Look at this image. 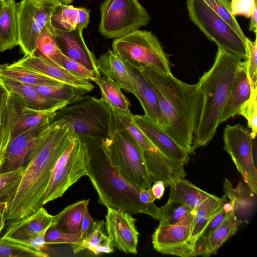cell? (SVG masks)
Masks as SVG:
<instances>
[{
    "instance_id": "1",
    "label": "cell",
    "mask_w": 257,
    "mask_h": 257,
    "mask_svg": "<svg viewBox=\"0 0 257 257\" xmlns=\"http://www.w3.org/2000/svg\"><path fill=\"white\" fill-rule=\"evenodd\" d=\"M77 137L68 124L58 120L50 122L49 127L31 154L15 197L8 204L5 214L7 220H20L43 207L45 191L54 166Z\"/></svg>"
},
{
    "instance_id": "2",
    "label": "cell",
    "mask_w": 257,
    "mask_h": 257,
    "mask_svg": "<svg viewBox=\"0 0 257 257\" xmlns=\"http://www.w3.org/2000/svg\"><path fill=\"white\" fill-rule=\"evenodd\" d=\"M153 86L165 121L164 131L191 154L200 119L203 97L198 83L189 84L166 73L139 66Z\"/></svg>"
},
{
    "instance_id": "3",
    "label": "cell",
    "mask_w": 257,
    "mask_h": 257,
    "mask_svg": "<svg viewBox=\"0 0 257 257\" xmlns=\"http://www.w3.org/2000/svg\"><path fill=\"white\" fill-rule=\"evenodd\" d=\"M79 138L85 146L87 176L97 193L98 203L132 215L145 213L160 220V207L154 203H145L140 200L139 190L123 179L111 163L103 140L91 137Z\"/></svg>"
},
{
    "instance_id": "4",
    "label": "cell",
    "mask_w": 257,
    "mask_h": 257,
    "mask_svg": "<svg viewBox=\"0 0 257 257\" xmlns=\"http://www.w3.org/2000/svg\"><path fill=\"white\" fill-rule=\"evenodd\" d=\"M218 48L212 67L198 82L203 97L201 112L194 133L191 154L211 141L220 124V118L238 69L242 62Z\"/></svg>"
},
{
    "instance_id": "5",
    "label": "cell",
    "mask_w": 257,
    "mask_h": 257,
    "mask_svg": "<svg viewBox=\"0 0 257 257\" xmlns=\"http://www.w3.org/2000/svg\"><path fill=\"white\" fill-rule=\"evenodd\" d=\"M52 120L68 124L79 137L105 140L113 131L112 108L102 98L92 96L81 95L72 100L57 111Z\"/></svg>"
},
{
    "instance_id": "6",
    "label": "cell",
    "mask_w": 257,
    "mask_h": 257,
    "mask_svg": "<svg viewBox=\"0 0 257 257\" xmlns=\"http://www.w3.org/2000/svg\"><path fill=\"white\" fill-rule=\"evenodd\" d=\"M104 149L112 165L127 182L140 190L151 188L142 149L124 129H114L102 140Z\"/></svg>"
},
{
    "instance_id": "7",
    "label": "cell",
    "mask_w": 257,
    "mask_h": 257,
    "mask_svg": "<svg viewBox=\"0 0 257 257\" xmlns=\"http://www.w3.org/2000/svg\"><path fill=\"white\" fill-rule=\"evenodd\" d=\"M112 51L125 62L171 73L169 61L157 37L150 31L137 30L115 39Z\"/></svg>"
},
{
    "instance_id": "8",
    "label": "cell",
    "mask_w": 257,
    "mask_h": 257,
    "mask_svg": "<svg viewBox=\"0 0 257 257\" xmlns=\"http://www.w3.org/2000/svg\"><path fill=\"white\" fill-rule=\"evenodd\" d=\"M191 21L218 48L243 61L247 58L245 42L231 27L201 0H187Z\"/></svg>"
},
{
    "instance_id": "9",
    "label": "cell",
    "mask_w": 257,
    "mask_h": 257,
    "mask_svg": "<svg viewBox=\"0 0 257 257\" xmlns=\"http://www.w3.org/2000/svg\"><path fill=\"white\" fill-rule=\"evenodd\" d=\"M99 33L117 39L148 25L151 17L138 0H104L100 6Z\"/></svg>"
},
{
    "instance_id": "10",
    "label": "cell",
    "mask_w": 257,
    "mask_h": 257,
    "mask_svg": "<svg viewBox=\"0 0 257 257\" xmlns=\"http://www.w3.org/2000/svg\"><path fill=\"white\" fill-rule=\"evenodd\" d=\"M87 176L85 146L76 138L59 158L45 191L44 205L61 197L83 176Z\"/></svg>"
},
{
    "instance_id": "11",
    "label": "cell",
    "mask_w": 257,
    "mask_h": 257,
    "mask_svg": "<svg viewBox=\"0 0 257 257\" xmlns=\"http://www.w3.org/2000/svg\"><path fill=\"white\" fill-rule=\"evenodd\" d=\"M255 138H252L247 128L240 123L227 124L223 132L224 149L255 196L257 192Z\"/></svg>"
},
{
    "instance_id": "12",
    "label": "cell",
    "mask_w": 257,
    "mask_h": 257,
    "mask_svg": "<svg viewBox=\"0 0 257 257\" xmlns=\"http://www.w3.org/2000/svg\"><path fill=\"white\" fill-rule=\"evenodd\" d=\"M61 5L56 0H22L17 3L19 46L25 55L36 51L40 32Z\"/></svg>"
},
{
    "instance_id": "13",
    "label": "cell",
    "mask_w": 257,
    "mask_h": 257,
    "mask_svg": "<svg viewBox=\"0 0 257 257\" xmlns=\"http://www.w3.org/2000/svg\"><path fill=\"white\" fill-rule=\"evenodd\" d=\"M194 213L173 225H159L152 235L153 248L165 254L195 256L191 235Z\"/></svg>"
},
{
    "instance_id": "14",
    "label": "cell",
    "mask_w": 257,
    "mask_h": 257,
    "mask_svg": "<svg viewBox=\"0 0 257 257\" xmlns=\"http://www.w3.org/2000/svg\"><path fill=\"white\" fill-rule=\"evenodd\" d=\"M50 122L28 130L10 141L0 165V174L24 171L32 151L49 127Z\"/></svg>"
},
{
    "instance_id": "15",
    "label": "cell",
    "mask_w": 257,
    "mask_h": 257,
    "mask_svg": "<svg viewBox=\"0 0 257 257\" xmlns=\"http://www.w3.org/2000/svg\"><path fill=\"white\" fill-rule=\"evenodd\" d=\"M107 208L105 224L113 247L126 253L137 254L139 233L135 225L136 219L124 211Z\"/></svg>"
},
{
    "instance_id": "16",
    "label": "cell",
    "mask_w": 257,
    "mask_h": 257,
    "mask_svg": "<svg viewBox=\"0 0 257 257\" xmlns=\"http://www.w3.org/2000/svg\"><path fill=\"white\" fill-rule=\"evenodd\" d=\"M9 93L10 141L28 130L50 121L58 111H42L31 108L18 96Z\"/></svg>"
},
{
    "instance_id": "17",
    "label": "cell",
    "mask_w": 257,
    "mask_h": 257,
    "mask_svg": "<svg viewBox=\"0 0 257 257\" xmlns=\"http://www.w3.org/2000/svg\"><path fill=\"white\" fill-rule=\"evenodd\" d=\"M146 166L152 183L161 181L165 187L170 186L176 179L185 178L184 165L168 156L157 148L143 150Z\"/></svg>"
},
{
    "instance_id": "18",
    "label": "cell",
    "mask_w": 257,
    "mask_h": 257,
    "mask_svg": "<svg viewBox=\"0 0 257 257\" xmlns=\"http://www.w3.org/2000/svg\"><path fill=\"white\" fill-rule=\"evenodd\" d=\"M124 62L132 82L133 94L139 100L144 110L145 115L164 130L166 126L165 121L153 86L140 67Z\"/></svg>"
},
{
    "instance_id": "19",
    "label": "cell",
    "mask_w": 257,
    "mask_h": 257,
    "mask_svg": "<svg viewBox=\"0 0 257 257\" xmlns=\"http://www.w3.org/2000/svg\"><path fill=\"white\" fill-rule=\"evenodd\" d=\"M133 118L135 122L156 148L184 166L189 163V152L179 145L158 124L145 115H133Z\"/></svg>"
},
{
    "instance_id": "20",
    "label": "cell",
    "mask_w": 257,
    "mask_h": 257,
    "mask_svg": "<svg viewBox=\"0 0 257 257\" xmlns=\"http://www.w3.org/2000/svg\"><path fill=\"white\" fill-rule=\"evenodd\" d=\"M55 219V215L50 214L42 207L29 216L10 222L1 238L22 244L34 235L45 233Z\"/></svg>"
},
{
    "instance_id": "21",
    "label": "cell",
    "mask_w": 257,
    "mask_h": 257,
    "mask_svg": "<svg viewBox=\"0 0 257 257\" xmlns=\"http://www.w3.org/2000/svg\"><path fill=\"white\" fill-rule=\"evenodd\" d=\"M59 47L65 56L77 61L89 69L93 71L100 78L96 59L94 54L87 47L82 36L83 29L72 31H63L54 29Z\"/></svg>"
},
{
    "instance_id": "22",
    "label": "cell",
    "mask_w": 257,
    "mask_h": 257,
    "mask_svg": "<svg viewBox=\"0 0 257 257\" xmlns=\"http://www.w3.org/2000/svg\"><path fill=\"white\" fill-rule=\"evenodd\" d=\"M15 62L63 83L86 90L88 92L94 88V85L89 81L76 77L64 67L59 66L35 53L25 55Z\"/></svg>"
},
{
    "instance_id": "23",
    "label": "cell",
    "mask_w": 257,
    "mask_h": 257,
    "mask_svg": "<svg viewBox=\"0 0 257 257\" xmlns=\"http://www.w3.org/2000/svg\"><path fill=\"white\" fill-rule=\"evenodd\" d=\"M0 83L9 92L20 97L31 108L42 111L58 110L70 101H61L47 97L36 90L32 85L0 76Z\"/></svg>"
},
{
    "instance_id": "24",
    "label": "cell",
    "mask_w": 257,
    "mask_h": 257,
    "mask_svg": "<svg viewBox=\"0 0 257 257\" xmlns=\"http://www.w3.org/2000/svg\"><path fill=\"white\" fill-rule=\"evenodd\" d=\"M252 89L243 61L238 69L220 118V123L239 114L243 105L250 97Z\"/></svg>"
},
{
    "instance_id": "25",
    "label": "cell",
    "mask_w": 257,
    "mask_h": 257,
    "mask_svg": "<svg viewBox=\"0 0 257 257\" xmlns=\"http://www.w3.org/2000/svg\"><path fill=\"white\" fill-rule=\"evenodd\" d=\"M240 223L241 220L232 212L207 237L196 242V256H209L215 254L222 244L236 232Z\"/></svg>"
},
{
    "instance_id": "26",
    "label": "cell",
    "mask_w": 257,
    "mask_h": 257,
    "mask_svg": "<svg viewBox=\"0 0 257 257\" xmlns=\"http://www.w3.org/2000/svg\"><path fill=\"white\" fill-rule=\"evenodd\" d=\"M96 61L100 75L111 80L124 91L133 93L132 82L125 64L117 54L108 50L101 54Z\"/></svg>"
},
{
    "instance_id": "27",
    "label": "cell",
    "mask_w": 257,
    "mask_h": 257,
    "mask_svg": "<svg viewBox=\"0 0 257 257\" xmlns=\"http://www.w3.org/2000/svg\"><path fill=\"white\" fill-rule=\"evenodd\" d=\"M89 14L90 10L84 8L62 5L52 14L51 24L54 29L66 32L84 29L88 26Z\"/></svg>"
},
{
    "instance_id": "28",
    "label": "cell",
    "mask_w": 257,
    "mask_h": 257,
    "mask_svg": "<svg viewBox=\"0 0 257 257\" xmlns=\"http://www.w3.org/2000/svg\"><path fill=\"white\" fill-rule=\"evenodd\" d=\"M17 9L15 0H5L0 15V52L19 46Z\"/></svg>"
},
{
    "instance_id": "29",
    "label": "cell",
    "mask_w": 257,
    "mask_h": 257,
    "mask_svg": "<svg viewBox=\"0 0 257 257\" xmlns=\"http://www.w3.org/2000/svg\"><path fill=\"white\" fill-rule=\"evenodd\" d=\"M168 201L180 203L195 211L200 204L212 194L198 187L185 178H179L170 185Z\"/></svg>"
},
{
    "instance_id": "30",
    "label": "cell",
    "mask_w": 257,
    "mask_h": 257,
    "mask_svg": "<svg viewBox=\"0 0 257 257\" xmlns=\"http://www.w3.org/2000/svg\"><path fill=\"white\" fill-rule=\"evenodd\" d=\"M227 201L225 196L220 198L212 194L203 201L195 211L191 233L194 248L204 229Z\"/></svg>"
},
{
    "instance_id": "31",
    "label": "cell",
    "mask_w": 257,
    "mask_h": 257,
    "mask_svg": "<svg viewBox=\"0 0 257 257\" xmlns=\"http://www.w3.org/2000/svg\"><path fill=\"white\" fill-rule=\"evenodd\" d=\"M0 76L30 85L63 83L51 77L18 65L15 62L12 64H0Z\"/></svg>"
},
{
    "instance_id": "32",
    "label": "cell",
    "mask_w": 257,
    "mask_h": 257,
    "mask_svg": "<svg viewBox=\"0 0 257 257\" xmlns=\"http://www.w3.org/2000/svg\"><path fill=\"white\" fill-rule=\"evenodd\" d=\"M89 199L78 201L64 208L55 215V226L64 232L76 233L80 231L84 210Z\"/></svg>"
},
{
    "instance_id": "33",
    "label": "cell",
    "mask_w": 257,
    "mask_h": 257,
    "mask_svg": "<svg viewBox=\"0 0 257 257\" xmlns=\"http://www.w3.org/2000/svg\"><path fill=\"white\" fill-rule=\"evenodd\" d=\"M34 53L63 67V54L58 44L51 22H49L40 32L37 40V49Z\"/></svg>"
},
{
    "instance_id": "34",
    "label": "cell",
    "mask_w": 257,
    "mask_h": 257,
    "mask_svg": "<svg viewBox=\"0 0 257 257\" xmlns=\"http://www.w3.org/2000/svg\"><path fill=\"white\" fill-rule=\"evenodd\" d=\"M112 110L113 130H125L136 140L143 151L152 150L156 148L135 122L130 109L126 112H120L112 109Z\"/></svg>"
},
{
    "instance_id": "35",
    "label": "cell",
    "mask_w": 257,
    "mask_h": 257,
    "mask_svg": "<svg viewBox=\"0 0 257 257\" xmlns=\"http://www.w3.org/2000/svg\"><path fill=\"white\" fill-rule=\"evenodd\" d=\"M103 99L112 109L120 112L130 110V102L121 91V88L113 81L100 77L96 83Z\"/></svg>"
},
{
    "instance_id": "36",
    "label": "cell",
    "mask_w": 257,
    "mask_h": 257,
    "mask_svg": "<svg viewBox=\"0 0 257 257\" xmlns=\"http://www.w3.org/2000/svg\"><path fill=\"white\" fill-rule=\"evenodd\" d=\"M223 190L225 196L233 204L235 214L238 211H245L252 206L255 195L252 194L245 183L244 184L242 181L235 188L230 181L225 178Z\"/></svg>"
},
{
    "instance_id": "37",
    "label": "cell",
    "mask_w": 257,
    "mask_h": 257,
    "mask_svg": "<svg viewBox=\"0 0 257 257\" xmlns=\"http://www.w3.org/2000/svg\"><path fill=\"white\" fill-rule=\"evenodd\" d=\"M32 86L43 95L61 101H71L88 92L86 90L64 83Z\"/></svg>"
},
{
    "instance_id": "38",
    "label": "cell",
    "mask_w": 257,
    "mask_h": 257,
    "mask_svg": "<svg viewBox=\"0 0 257 257\" xmlns=\"http://www.w3.org/2000/svg\"><path fill=\"white\" fill-rule=\"evenodd\" d=\"M9 93L0 83V165L10 141Z\"/></svg>"
},
{
    "instance_id": "39",
    "label": "cell",
    "mask_w": 257,
    "mask_h": 257,
    "mask_svg": "<svg viewBox=\"0 0 257 257\" xmlns=\"http://www.w3.org/2000/svg\"><path fill=\"white\" fill-rule=\"evenodd\" d=\"M104 224L103 220L95 221L85 238L70 244L74 253H77L85 249L92 251L94 248L107 240L109 238L104 233Z\"/></svg>"
},
{
    "instance_id": "40",
    "label": "cell",
    "mask_w": 257,
    "mask_h": 257,
    "mask_svg": "<svg viewBox=\"0 0 257 257\" xmlns=\"http://www.w3.org/2000/svg\"><path fill=\"white\" fill-rule=\"evenodd\" d=\"M159 225L176 224L195 212L190 208L180 203L169 201L161 207Z\"/></svg>"
},
{
    "instance_id": "41",
    "label": "cell",
    "mask_w": 257,
    "mask_h": 257,
    "mask_svg": "<svg viewBox=\"0 0 257 257\" xmlns=\"http://www.w3.org/2000/svg\"><path fill=\"white\" fill-rule=\"evenodd\" d=\"M23 174V171L0 174V203L11 202L19 189Z\"/></svg>"
},
{
    "instance_id": "42",
    "label": "cell",
    "mask_w": 257,
    "mask_h": 257,
    "mask_svg": "<svg viewBox=\"0 0 257 257\" xmlns=\"http://www.w3.org/2000/svg\"><path fill=\"white\" fill-rule=\"evenodd\" d=\"M211 10L222 18L245 42V36L236 19L231 12L229 0H201Z\"/></svg>"
},
{
    "instance_id": "43",
    "label": "cell",
    "mask_w": 257,
    "mask_h": 257,
    "mask_svg": "<svg viewBox=\"0 0 257 257\" xmlns=\"http://www.w3.org/2000/svg\"><path fill=\"white\" fill-rule=\"evenodd\" d=\"M49 255L26 245L0 238V257H46Z\"/></svg>"
},
{
    "instance_id": "44",
    "label": "cell",
    "mask_w": 257,
    "mask_h": 257,
    "mask_svg": "<svg viewBox=\"0 0 257 257\" xmlns=\"http://www.w3.org/2000/svg\"><path fill=\"white\" fill-rule=\"evenodd\" d=\"M81 233H68L57 228L54 223L46 230L44 239L46 245L54 244H72L79 242L81 239Z\"/></svg>"
},
{
    "instance_id": "45",
    "label": "cell",
    "mask_w": 257,
    "mask_h": 257,
    "mask_svg": "<svg viewBox=\"0 0 257 257\" xmlns=\"http://www.w3.org/2000/svg\"><path fill=\"white\" fill-rule=\"evenodd\" d=\"M245 44L247 51V58L244 61L248 77L252 91L256 90L257 82V44L256 35L254 41L246 37Z\"/></svg>"
},
{
    "instance_id": "46",
    "label": "cell",
    "mask_w": 257,
    "mask_h": 257,
    "mask_svg": "<svg viewBox=\"0 0 257 257\" xmlns=\"http://www.w3.org/2000/svg\"><path fill=\"white\" fill-rule=\"evenodd\" d=\"M62 66L74 75L86 81L97 83L98 78L95 73L82 63L73 60L64 55L62 57Z\"/></svg>"
},
{
    "instance_id": "47",
    "label": "cell",
    "mask_w": 257,
    "mask_h": 257,
    "mask_svg": "<svg viewBox=\"0 0 257 257\" xmlns=\"http://www.w3.org/2000/svg\"><path fill=\"white\" fill-rule=\"evenodd\" d=\"M256 90L252 91L250 97L243 105L238 114L243 116L247 121L248 127L251 129V135L256 138L257 132V98Z\"/></svg>"
},
{
    "instance_id": "48",
    "label": "cell",
    "mask_w": 257,
    "mask_h": 257,
    "mask_svg": "<svg viewBox=\"0 0 257 257\" xmlns=\"http://www.w3.org/2000/svg\"><path fill=\"white\" fill-rule=\"evenodd\" d=\"M230 9L233 16L250 17L252 12L257 10V0H231Z\"/></svg>"
},
{
    "instance_id": "49",
    "label": "cell",
    "mask_w": 257,
    "mask_h": 257,
    "mask_svg": "<svg viewBox=\"0 0 257 257\" xmlns=\"http://www.w3.org/2000/svg\"><path fill=\"white\" fill-rule=\"evenodd\" d=\"M234 211L226 212L223 207L218 212L213 218L209 222L203 230L201 235L197 241L203 240L207 237L216 228H217Z\"/></svg>"
},
{
    "instance_id": "50",
    "label": "cell",
    "mask_w": 257,
    "mask_h": 257,
    "mask_svg": "<svg viewBox=\"0 0 257 257\" xmlns=\"http://www.w3.org/2000/svg\"><path fill=\"white\" fill-rule=\"evenodd\" d=\"M88 205L85 206L84 210L81 228L80 231L81 235L80 241L86 237L94 222V220L89 214Z\"/></svg>"
},
{
    "instance_id": "51",
    "label": "cell",
    "mask_w": 257,
    "mask_h": 257,
    "mask_svg": "<svg viewBox=\"0 0 257 257\" xmlns=\"http://www.w3.org/2000/svg\"><path fill=\"white\" fill-rule=\"evenodd\" d=\"M139 198L140 200L145 203H153L156 200L151 188L140 189L139 190Z\"/></svg>"
},
{
    "instance_id": "52",
    "label": "cell",
    "mask_w": 257,
    "mask_h": 257,
    "mask_svg": "<svg viewBox=\"0 0 257 257\" xmlns=\"http://www.w3.org/2000/svg\"><path fill=\"white\" fill-rule=\"evenodd\" d=\"M154 183L153 186L151 187V190L156 199H160L165 192L164 184L161 181H156Z\"/></svg>"
},
{
    "instance_id": "53",
    "label": "cell",
    "mask_w": 257,
    "mask_h": 257,
    "mask_svg": "<svg viewBox=\"0 0 257 257\" xmlns=\"http://www.w3.org/2000/svg\"><path fill=\"white\" fill-rule=\"evenodd\" d=\"M5 213L0 214V234L5 226L6 218Z\"/></svg>"
},
{
    "instance_id": "54",
    "label": "cell",
    "mask_w": 257,
    "mask_h": 257,
    "mask_svg": "<svg viewBox=\"0 0 257 257\" xmlns=\"http://www.w3.org/2000/svg\"><path fill=\"white\" fill-rule=\"evenodd\" d=\"M8 203H0V214L6 212L7 208Z\"/></svg>"
},
{
    "instance_id": "55",
    "label": "cell",
    "mask_w": 257,
    "mask_h": 257,
    "mask_svg": "<svg viewBox=\"0 0 257 257\" xmlns=\"http://www.w3.org/2000/svg\"><path fill=\"white\" fill-rule=\"evenodd\" d=\"M62 5H69L71 4L74 0H56Z\"/></svg>"
},
{
    "instance_id": "56",
    "label": "cell",
    "mask_w": 257,
    "mask_h": 257,
    "mask_svg": "<svg viewBox=\"0 0 257 257\" xmlns=\"http://www.w3.org/2000/svg\"><path fill=\"white\" fill-rule=\"evenodd\" d=\"M5 5V0H0V15L1 14Z\"/></svg>"
},
{
    "instance_id": "57",
    "label": "cell",
    "mask_w": 257,
    "mask_h": 257,
    "mask_svg": "<svg viewBox=\"0 0 257 257\" xmlns=\"http://www.w3.org/2000/svg\"><path fill=\"white\" fill-rule=\"evenodd\" d=\"M32 1H39V0H32Z\"/></svg>"
}]
</instances>
